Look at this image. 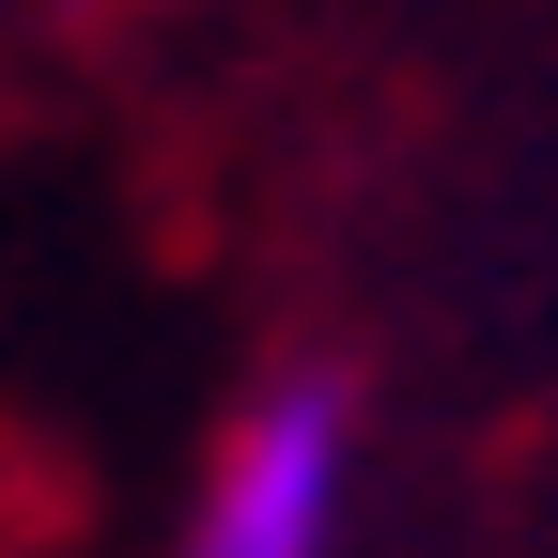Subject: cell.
<instances>
[{
  "label": "cell",
  "instance_id": "1",
  "mask_svg": "<svg viewBox=\"0 0 558 558\" xmlns=\"http://www.w3.org/2000/svg\"><path fill=\"white\" fill-rule=\"evenodd\" d=\"M341 512H357V388L341 373H279L218 481H202L186 512V558H341Z\"/></svg>",
  "mask_w": 558,
  "mask_h": 558
}]
</instances>
